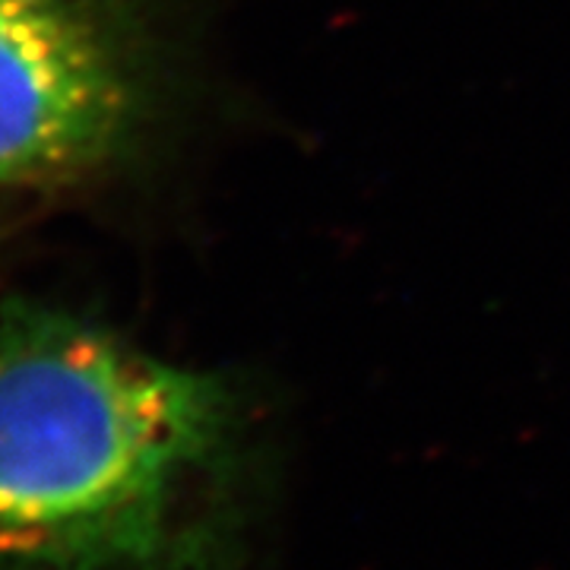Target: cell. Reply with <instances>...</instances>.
<instances>
[{
  "label": "cell",
  "mask_w": 570,
  "mask_h": 570,
  "mask_svg": "<svg viewBox=\"0 0 570 570\" xmlns=\"http://www.w3.org/2000/svg\"><path fill=\"white\" fill-rule=\"evenodd\" d=\"M137 121L121 58L70 0H0V187L111 159Z\"/></svg>",
  "instance_id": "cell-2"
},
{
  "label": "cell",
  "mask_w": 570,
  "mask_h": 570,
  "mask_svg": "<svg viewBox=\"0 0 570 570\" xmlns=\"http://www.w3.org/2000/svg\"><path fill=\"white\" fill-rule=\"evenodd\" d=\"M242 403L58 307L0 311V570H216Z\"/></svg>",
  "instance_id": "cell-1"
}]
</instances>
